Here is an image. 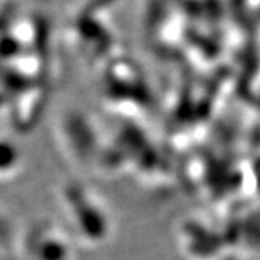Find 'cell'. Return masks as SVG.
Here are the masks:
<instances>
[{"label": "cell", "instance_id": "7a4b0ae2", "mask_svg": "<svg viewBox=\"0 0 260 260\" xmlns=\"http://www.w3.org/2000/svg\"><path fill=\"white\" fill-rule=\"evenodd\" d=\"M19 246L23 260H73L75 240L64 224L42 218L25 229Z\"/></svg>", "mask_w": 260, "mask_h": 260}, {"label": "cell", "instance_id": "3957f363", "mask_svg": "<svg viewBox=\"0 0 260 260\" xmlns=\"http://www.w3.org/2000/svg\"><path fill=\"white\" fill-rule=\"evenodd\" d=\"M18 146L5 136H0V178L12 177L20 165Z\"/></svg>", "mask_w": 260, "mask_h": 260}, {"label": "cell", "instance_id": "6da1fadb", "mask_svg": "<svg viewBox=\"0 0 260 260\" xmlns=\"http://www.w3.org/2000/svg\"><path fill=\"white\" fill-rule=\"evenodd\" d=\"M64 227L75 242L95 246L106 242L112 230V215L104 200L88 185L67 182L59 189Z\"/></svg>", "mask_w": 260, "mask_h": 260}]
</instances>
